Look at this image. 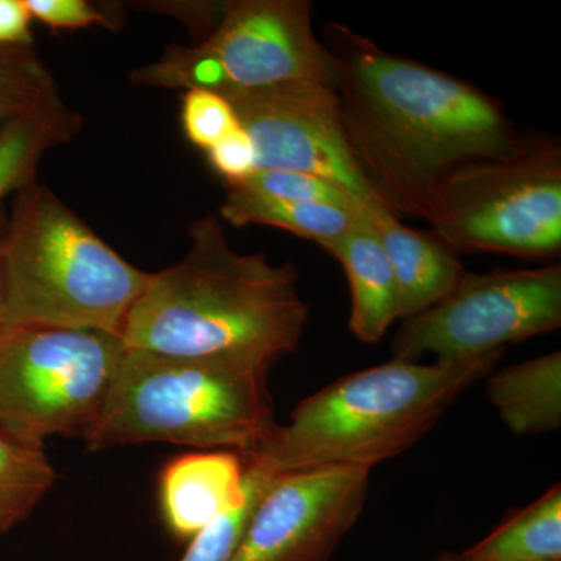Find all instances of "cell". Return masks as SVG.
<instances>
[{
  "label": "cell",
  "mask_w": 561,
  "mask_h": 561,
  "mask_svg": "<svg viewBox=\"0 0 561 561\" xmlns=\"http://www.w3.org/2000/svg\"><path fill=\"white\" fill-rule=\"evenodd\" d=\"M181 125L186 138L205 151L241 127L230 101L225 95L206 90L184 91Z\"/></svg>",
  "instance_id": "cell-23"
},
{
  "label": "cell",
  "mask_w": 561,
  "mask_h": 561,
  "mask_svg": "<svg viewBox=\"0 0 561 561\" xmlns=\"http://www.w3.org/2000/svg\"><path fill=\"white\" fill-rule=\"evenodd\" d=\"M55 478L43 448L24 445L0 432V534L31 516Z\"/></svg>",
  "instance_id": "cell-19"
},
{
  "label": "cell",
  "mask_w": 561,
  "mask_h": 561,
  "mask_svg": "<svg viewBox=\"0 0 561 561\" xmlns=\"http://www.w3.org/2000/svg\"><path fill=\"white\" fill-rule=\"evenodd\" d=\"M247 457L234 451L192 453L161 476V505L169 529L191 540L231 508L245 486Z\"/></svg>",
  "instance_id": "cell-12"
},
{
  "label": "cell",
  "mask_w": 561,
  "mask_h": 561,
  "mask_svg": "<svg viewBox=\"0 0 561 561\" xmlns=\"http://www.w3.org/2000/svg\"><path fill=\"white\" fill-rule=\"evenodd\" d=\"M360 216L359 210L284 201L234 186H228L220 206L221 219L234 227L264 225L279 228L309 239L323 250L343 238Z\"/></svg>",
  "instance_id": "cell-17"
},
{
  "label": "cell",
  "mask_w": 561,
  "mask_h": 561,
  "mask_svg": "<svg viewBox=\"0 0 561 561\" xmlns=\"http://www.w3.org/2000/svg\"><path fill=\"white\" fill-rule=\"evenodd\" d=\"M55 94L54 76L33 46L0 47V127Z\"/></svg>",
  "instance_id": "cell-21"
},
{
  "label": "cell",
  "mask_w": 561,
  "mask_h": 561,
  "mask_svg": "<svg viewBox=\"0 0 561 561\" xmlns=\"http://www.w3.org/2000/svg\"><path fill=\"white\" fill-rule=\"evenodd\" d=\"M364 216L375 228L393 268L400 294V319H411L438 305L467 276L457 251L434 232L405 227L382 206L365 210Z\"/></svg>",
  "instance_id": "cell-13"
},
{
  "label": "cell",
  "mask_w": 561,
  "mask_h": 561,
  "mask_svg": "<svg viewBox=\"0 0 561 561\" xmlns=\"http://www.w3.org/2000/svg\"><path fill=\"white\" fill-rule=\"evenodd\" d=\"M32 20L54 31H77L99 25L111 27L113 18L106 16L87 0H25Z\"/></svg>",
  "instance_id": "cell-24"
},
{
  "label": "cell",
  "mask_w": 561,
  "mask_h": 561,
  "mask_svg": "<svg viewBox=\"0 0 561 561\" xmlns=\"http://www.w3.org/2000/svg\"><path fill=\"white\" fill-rule=\"evenodd\" d=\"M370 471L328 467L276 476L230 561H328L359 519Z\"/></svg>",
  "instance_id": "cell-10"
},
{
  "label": "cell",
  "mask_w": 561,
  "mask_h": 561,
  "mask_svg": "<svg viewBox=\"0 0 561 561\" xmlns=\"http://www.w3.org/2000/svg\"><path fill=\"white\" fill-rule=\"evenodd\" d=\"M335 61L312 28L308 0L224 2L213 31L192 46H171L130 81L164 90L221 95L335 84Z\"/></svg>",
  "instance_id": "cell-6"
},
{
  "label": "cell",
  "mask_w": 561,
  "mask_h": 561,
  "mask_svg": "<svg viewBox=\"0 0 561 561\" xmlns=\"http://www.w3.org/2000/svg\"><path fill=\"white\" fill-rule=\"evenodd\" d=\"M124 350L108 332L0 328V432L33 448L50 437H87Z\"/></svg>",
  "instance_id": "cell-8"
},
{
  "label": "cell",
  "mask_w": 561,
  "mask_h": 561,
  "mask_svg": "<svg viewBox=\"0 0 561 561\" xmlns=\"http://www.w3.org/2000/svg\"><path fill=\"white\" fill-rule=\"evenodd\" d=\"M324 251L341 262L348 278L351 334L375 345L400 319L397 278L375 228L362 213L354 227Z\"/></svg>",
  "instance_id": "cell-14"
},
{
  "label": "cell",
  "mask_w": 561,
  "mask_h": 561,
  "mask_svg": "<svg viewBox=\"0 0 561 561\" xmlns=\"http://www.w3.org/2000/svg\"><path fill=\"white\" fill-rule=\"evenodd\" d=\"M241 190L284 198V201L317 203V205L337 206V208L359 210L364 208L348 191L334 181L294 171H254L242 183L231 184Z\"/></svg>",
  "instance_id": "cell-22"
},
{
  "label": "cell",
  "mask_w": 561,
  "mask_h": 561,
  "mask_svg": "<svg viewBox=\"0 0 561 561\" xmlns=\"http://www.w3.org/2000/svg\"><path fill=\"white\" fill-rule=\"evenodd\" d=\"M561 327V265L467 273L457 289L427 311L405 319L391 359H470Z\"/></svg>",
  "instance_id": "cell-9"
},
{
  "label": "cell",
  "mask_w": 561,
  "mask_h": 561,
  "mask_svg": "<svg viewBox=\"0 0 561 561\" xmlns=\"http://www.w3.org/2000/svg\"><path fill=\"white\" fill-rule=\"evenodd\" d=\"M32 21L25 0H0V47L33 46Z\"/></svg>",
  "instance_id": "cell-26"
},
{
  "label": "cell",
  "mask_w": 561,
  "mask_h": 561,
  "mask_svg": "<svg viewBox=\"0 0 561 561\" xmlns=\"http://www.w3.org/2000/svg\"><path fill=\"white\" fill-rule=\"evenodd\" d=\"M7 225H9V216L0 205V328H3V316H5V264H3V253H5Z\"/></svg>",
  "instance_id": "cell-27"
},
{
  "label": "cell",
  "mask_w": 561,
  "mask_h": 561,
  "mask_svg": "<svg viewBox=\"0 0 561 561\" xmlns=\"http://www.w3.org/2000/svg\"><path fill=\"white\" fill-rule=\"evenodd\" d=\"M423 219L456 251L526 260L559 256V140L524 138L504 157L465 162L437 184Z\"/></svg>",
  "instance_id": "cell-7"
},
{
  "label": "cell",
  "mask_w": 561,
  "mask_h": 561,
  "mask_svg": "<svg viewBox=\"0 0 561 561\" xmlns=\"http://www.w3.org/2000/svg\"><path fill=\"white\" fill-rule=\"evenodd\" d=\"M81 116L60 92L38 108L0 127V201L36 183L44 154L68 144L81 130Z\"/></svg>",
  "instance_id": "cell-16"
},
{
  "label": "cell",
  "mask_w": 561,
  "mask_h": 561,
  "mask_svg": "<svg viewBox=\"0 0 561 561\" xmlns=\"http://www.w3.org/2000/svg\"><path fill=\"white\" fill-rule=\"evenodd\" d=\"M3 264V328L121 335L151 275L125 261L38 181L14 198Z\"/></svg>",
  "instance_id": "cell-5"
},
{
  "label": "cell",
  "mask_w": 561,
  "mask_h": 561,
  "mask_svg": "<svg viewBox=\"0 0 561 561\" xmlns=\"http://www.w3.org/2000/svg\"><path fill=\"white\" fill-rule=\"evenodd\" d=\"M183 260L151 273L128 312L127 348L271 368L297 350L309 320L291 264L232 249L219 217L191 225Z\"/></svg>",
  "instance_id": "cell-2"
},
{
  "label": "cell",
  "mask_w": 561,
  "mask_h": 561,
  "mask_svg": "<svg viewBox=\"0 0 561 561\" xmlns=\"http://www.w3.org/2000/svg\"><path fill=\"white\" fill-rule=\"evenodd\" d=\"M275 478L276 474L247 457L245 486L241 500L191 538L190 548L180 561H230L257 502Z\"/></svg>",
  "instance_id": "cell-20"
},
{
  "label": "cell",
  "mask_w": 561,
  "mask_h": 561,
  "mask_svg": "<svg viewBox=\"0 0 561 561\" xmlns=\"http://www.w3.org/2000/svg\"><path fill=\"white\" fill-rule=\"evenodd\" d=\"M437 561H561L560 483L468 551Z\"/></svg>",
  "instance_id": "cell-18"
},
{
  "label": "cell",
  "mask_w": 561,
  "mask_h": 561,
  "mask_svg": "<svg viewBox=\"0 0 561 561\" xmlns=\"http://www.w3.org/2000/svg\"><path fill=\"white\" fill-rule=\"evenodd\" d=\"M335 61L339 125L354 164L398 219H423L432 192L465 162L522 146L504 106L468 81L389 54L339 22L324 28Z\"/></svg>",
  "instance_id": "cell-1"
},
{
  "label": "cell",
  "mask_w": 561,
  "mask_h": 561,
  "mask_svg": "<svg viewBox=\"0 0 561 561\" xmlns=\"http://www.w3.org/2000/svg\"><path fill=\"white\" fill-rule=\"evenodd\" d=\"M486 397L516 435H540L561 424V353L545 354L494 373Z\"/></svg>",
  "instance_id": "cell-15"
},
{
  "label": "cell",
  "mask_w": 561,
  "mask_h": 561,
  "mask_svg": "<svg viewBox=\"0 0 561 561\" xmlns=\"http://www.w3.org/2000/svg\"><path fill=\"white\" fill-rule=\"evenodd\" d=\"M494 350L454 362L391 359L351 373L305 398L253 454L273 474L313 468L371 470L421 440L504 356Z\"/></svg>",
  "instance_id": "cell-3"
},
{
  "label": "cell",
  "mask_w": 561,
  "mask_h": 561,
  "mask_svg": "<svg viewBox=\"0 0 561 561\" xmlns=\"http://www.w3.org/2000/svg\"><path fill=\"white\" fill-rule=\"evenodd\" d=\"M268 368L127 348L98 423L91 451L168 443L250 456L276 426Z\"/></svg>",
  "instance_id": "cell-4"
},
{
  "label": "cell",
  "mask_w": 561,
  "mask_h": 561,
  "mask_svg": "<svg viewBox=\"0 0 561 561\" xmlns=\"http://www.w3.org/2000/svg\"><path fill=\"white\" fill-rule=\"evenodd\" d=\"M210 168L224 176L228 186L242 183L256 171V149L249 133L242 127L225 136L213 149L206 151Z\"/></svg>",
  "instance_id": "cell-25"
},
{
  "label": "cell",
  "mask_w": 561,
  "mask_h": 561,
  "mask_svg": "<svg viewBox=\"0 0 561 561\" xmlns=\"http://www.w3.org/2000/svg\"><path fill=\"white\" fill-rule=\"evenodd\" d=\"M225 98L253 140L256 171L311 173L348 191L364 213L386 208L351 158L339 125L334 87L295 84Z\"/></svg>",
  "instance_id": "cell-11"
}]
</instances>
